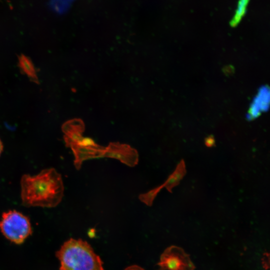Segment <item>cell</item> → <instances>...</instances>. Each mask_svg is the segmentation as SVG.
Wrapping results in <instances>:
<instances>
[{
	"label": "cell",
	"instance_id": "1",
	"mask_svg": "<svg viewBox=\"0 0 270 270\" xmlns=\"http://www.w3.org/2000/svg\"><path fill=\"white\" fill-rule=\"evenodd\" d=\"M20 186L22 204L26 206L55 207L64 195L61 175L53 168L44 170L34 176L23 175Z\"/></svg>",
	"mask_w": 270,
	"mask_h": 270
},
{
	"label": "cell",
	"instance_id": "2",
	"mask_svg": "<svg viewBox=\"0 0 270 270\" xmlns=\"http://www.w3.org/2000/svg\"><path fill=\"white\" fill-rule=\"evenodd\" d=\"M60 270H104L102 262L92 246L80 239L70 238L57 252Z\"/></svg>",
	"mask_w": 270,
	"mask_h": 270
},
{
	"label": "cell",
	"instance_id": "3",
	"mask_svg": "<svg viewBox=\"0 0 270 270\" xmlns=\"http://www.w3.org/2000/svg\"><path fill=\"white\" fill-rule=\"evenodd\" d=\"M0 230L6 238L17 244L22 243L32 232L29 218L16 210L2 214Z\"/></svg>",
	"mask_w": 270,
	"mask_h": 270
},
{
	"label": "cell",
	"instance_id": "4",
	"mask_svg": "<svg viewBox=\"0 0 270 270\" xmlns=\"http://www.w3.org/2000/svg\"><path fill=\"white\" fill-rule=\"evenodd\" d=\"M160 270H194L189 256L181 248L171 246L162 254L158 263Z\"/></svg>",
	"mask_w": 270,
	"mask_h": 270
},
{
	"label": "cell",
	"instance_id": "5",
	"mask_svg": "<svg viewBox=\"0 0 270 270\" xmlns=\"http://www.w3.org/2000/svg\"><path fill=\"white\" fill-rule=\"evenodd\" d=\"M117 159L129 166H134L138 162V151L127 144L118 142H110L104 147L102 158Z\"/></svg>",
	"mask_w": 270,
	"mask_h": 270
},
{
	"label": "cell",
	"instance_id": "6",
	"mask_svg": "<svg viewBox=\"0 0 270 270\" xmlns=\"http://www.w3.org/2000/svg\"><path fill=\"white\" fill-rule=\"evenodd\" d=\"M270 98L269 88L266 86H262L250 105L246 118L252 120L258 117L262 112L267 110L269 108Z\"/></svg>",
	"mask_w": 270,
	"mask_h": 270
},
{
	"label": "cell",
	"instance_id": "7",
	"mask_svg": "<svg viewBox=\"0 0 270 270\" xmlns=\"http://www.w3.org/2000/svg\"><path fill=\"white\" fill-rule=\"evenodd\" d=\"M84 130V124L80 119H72L64 123L62 131L66 146L70 147L80 142L83 138L82 133Z\"/></svg>",
	"mask_w": 270,
	"mask_h": 270
},
{
	"label": "cell",
	"instance_id": "8",
	"mask_svg": "<svg viewBox=\"0 0 270 270\" xmlns=\"http://www.w3.org/2000/svg\"><path fill=\"white\" fill-rule=\"evenodd\" d=\"M69 148L74 153L75 158L74 165L78 170L80 168L84 160L90 158H102L104 150V147L101 148H95L75 144L70 146Z\"/></svg>",
	"mask_w": 270,
	"mask_h": 270
},
{
	"label": "cell",
	"instance_id": "9",
	"mask_svg": "<svg viewBox=\"0 0 270 270\" xmlns=\"http://www.w3.org/2000/svg\"><path fill=\"white\" fill-rule=\"evenodd\" d=\"M186 172L185 162L184 160H182L177 164L174 172L168 176L163 184L164 188L171 192L173 188L180 184L186 175Z\"/></svg>",
	"mask_w": 270,
	"mask_h": 270
},
{
	"label": "cell",
	"instance_id": "10",
	"mask_svg": "<svg viewBox=\"0 0 270 270\" xmlns=\"http://www.w3.org/2000/svg\"><path fill=\"white\" fill-rule=\"evenodd\" d=\"M19 66L22 71L25 73L32 80L37 82L38 78L36 74L34 66L30 60L24 55L19 58Z\"/></svg>",
	"mask_w": 270,
	"mask_h": 270
},
{
	"label": "cell",
	"instance_id": "11",
	"mask_svg": "<svg viewBox=\"0 0 270 270\" xmlns=\"http://www.w3.org/2000/svg\"><path fill=\"white\" fill-rule=\"evenodd\" d=\"M164 188V184H161L145 194H140L138 196L140 200L148 206H152L153 202L160 190Z\"/></svg>",
	"mask_w": 270,
	"mask_h": 270
},
{
	"label": "cell",
	"instance_id": "12",
	"mask_svg": "<svg viewBox=\"0 0 270 270\" xmlns=\"http://www.w3.org/2000/svg\"><path fill=\"white\" fill-rule=\"evenodd\" d=\"M249 0H239L234 18L231 21V25L236 26L244 14Z\"/></svg>",
	"mask_w": 270,
	"mask_h": 270
},
{
	"label": "cell",
	"instance_id": "13",
	"mask_svg": "<svg viewBox=\"0 0 270 270\" xmlns=\"http://www.w3.org/2000/svg\"><path fill=\"white\" fill-rule=\"evenodd\" d=\"M74 145V144H72ZM75 145H78L81 146H84L88 148H101L103 146L96 144L94 140L90 138H84L82 140ZM72 146V145H71Z\"/></svg>",
	"mask_w": 270,
	"mask_h": 270
},
{
	"label": "cell",
	"instance_id": "14",
	"mask_svg": "<svg viewBox=\"0 0 270 270\" xmlns=\"http://www.w3.org/2000/svg\"><path fill=\"white\" fill-rule=\"evenodd\" d=\"M71 0H55L54 2H55L54 4L56 6L58 5L56 8L58 7L60 10L62 11L66 8L70 4V2Z\"/></svg>",
	"mask_w": 270,
	"mask_h": 270
},
{
	"label": "cell",
	"instance_id": "15",
	"mask_svg": "<svg viewBox=\"0 0 270 270\" xmlns=\"http://www.w3.org/2000/svg\"><path fill=\"white\" fill-rule=\"evenodd\" d=\"M214 140L212 138H207L206 139L205 144L208 146H212L214 144Z\"/></svg>",
	"mask_w": 270,
	"mask_h": 270
},
{
	"label": "cell",
	"instance_id": "16",
	"mask_svg": "<svg viewBox=\"0 0 270 270\" xmlns=\"http://www.w3.org/2000/svg\"><path fill=\"white\" fill-rule=\"evenodd\" d=\"M124 270H144L138 266L133 265V266H128Z\"/></svg>",
	"mask_w": 270,
	"mask_h": 270
},
{
	"label": "cell",
	"instance_id": "17",
	"mask_svg": "<svg viewBox=\"0 0 270 270\" xmlns=\"http://www.w3.org/2000/svg\"><path fill=\"white\" fill-rule=\"evenodd\" d=\"M2 150H3V145H2V143L0 139V155L2 151Z\"/></svg>",
	"mask_w": 270,
	"mask_h": 270
}]
</instances>
